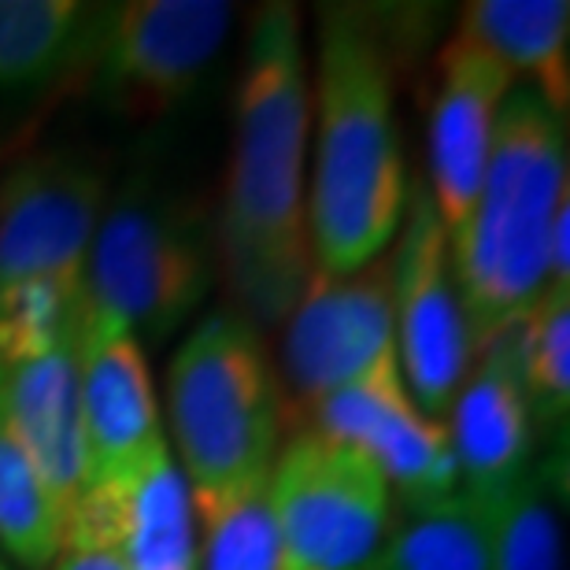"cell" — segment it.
Here are the masks:
<instances>
[{
    "label": "cell",
    "instance_id": "cell-16",
    "mask_svg": "<svg viewBox=\"0 0 570 570\" xmlns=\"http://www.w3.org/2000/svg\"><path fill=\"white\" fill-rule=\"evenodd\" d=\"M71 530L105 538L127 570H200L197 511L170 449L127 482L86 489L63 538Z\"/></svg>",
    "mask_w": 570,
    "mask_h": 570
},
{
    "label": "cell",
    "instance_id": "cell-13",
    "mask_svg": "<svg viewBox=\"0 0 570 570\" xmlns=\"http://www.w3.org/2000/svg\"><path fill=\"white\" fill-rule=\"evenodd\" d=\"M86 489L127 482L167 452L141 345L111 323L82 326Z\"/></svg>",
    "mask_w": 570,
    "mask_h": 570
},
{
    "label": "cell",
    "instance_id": "cell-5",
    "mask_svg": "<svg viewBox=\"0 0 570 570\" xmlns=\"http://www.w3.org/2000/svg\"><path fill=\"white\" fill-rule=\"evenodd\" d=\"M167 419L189 493H226L271 474L285 396L245 315L219 312L181 341L167 371Z\"/></svg>",
    "mask_w": 570,
    "mask_h": 570
},
{
    "label": "cell",
    "instance_id": "cell-19",
    "mask_svg": "<svg viewBox=\"0 0 570 570\" xmlns=\"http://www.w3.org/2000/svg\"><path fill=\"white\" fill-rule=\"evenodd\" d=\"M508 330L533 430L563 438L570 415V293L544 285Z\"/></svg>",
    "mask_w": 570,
    "mask_h": 570
},
{
    "label": "cell",
    "instance_id": "cell-10",
    "mask_svg": "<svg viewBox=\"0 0 570 570\" xmlns=\"http://www.w3.org/2000/svg\"><path fill=\"white\" fill-rule=\"evenodd\" d=\"M390 363H396L390 253L348 275L312 267L282 341V374L301 412Z\"/></svg>",
    "mask_w": 570,
    "mask_h": 570
},
{
    "label": "cell",
    "instance_id": "cell-18",
    "mask_svg": "<svg viewBox=\"0 0 570 570\" xmlns=\"http://www.w3.org/2000/svg\"><path fill=\"white\" fill-rule=\"evenodd\" d=\"M105 4L0 0V94H41L86 78Z\"/></svg>",
    "mask_w": 570,
    "mask_h": 570
},
{
    "label": "cell",
    "instance_id": "cell-20",
    "mask_svg": "<svg viewBox=\"0 0 570 570\" xmlns=\"http://www.w3.org/2000/svg\"><path fill=\"white\" fill-rule=\"evenodd\" d=\"M363 570H489V515L463 493L412 511Z\"/></svg>",
    "mask_w": 570,
    "mask_h": 570
},
{
    "label": "cell",
    "instance_id": "cell-25",
    "mask_svg": "<svg viewBox=\"0 0 570 570\" xmlns=\"http://www.w3.org/2000/svg\"><path fill=\"white\" fill-rule=\"evenodd\" d=\"M0 570H8V563H4V556H0Z\"/></svg>",
    "mask_w": 570,
    "mask_h": 570
},
{
    "label": "cell",
    "instance_id": "cell-8",
    "mask_svg": "<svg viewBox=\"0 0 570 570\" xmlns=\"http://www.w3.org/2000/svg\"><path fill=\"white\" fill-rule=\"evenodd\" d=\"M230 22L234 8L223 0L105 4L86 78L116 116L159 119L200 86Z\"/></svg>",
    "mask_w": 570,
    "mask_h": 570
},
{
    "label": "cell",
    "instance_id": "cell-21",
    "mask_svg": "<svg viewBox=\"0 0 570 570\" xmlns=\"http://www.w3.org/2000/svg\"><path fill=\"white\" fill-rule=\"evenodd\" d=\"M63 544L56 504L19 441L0 382V549L27 570H45Z\"/></svg>",
    "mask_w": 570,
    "mask_h": 570
},
{
    "label": "cell",
    "instance_id": "cell-14",
    "mask_svg": "<svg viewBox=\"0 0 570 570\" xmlns=\"http://www.w3.org/2000/svg\"><path fill=\"white\" fill-rule=\"evenodd\" d=\"M86 326V323H82ZM4 404L19 441L27 444L60 527L67 530L86 493V433H82V334L49 348L0 363Z\"/></svg>",
    "mask_w": 570,
    "mask_h": 570
},
{
    "label": "cell",
    "instance_id": "cell-17",
    "mask_svg": "<svg viewBox=\"0 0 570 570\" xmlns=\"http://www.w3.org/2000/svg\"><path fill=\"white\" fill-rule=\"evenodd\" d=\"M466 41L504 71L527 75L533 94L567 119L570 108V4L567 0H471L460 16Z\"/></svg>",
    "mask_w": 570,
    "mask_h": 570
},
{
    "label": "cell",
    "instance_id": "cell-12",
    "mask_svg": "<svg viewBox=\"0 0 570 570\" xmlns=\"http://www.w3.org/2000/svg\"><path fill=\"white\" fill-rule=\"evenodd\" d=\"M511 75L485 49L452 33L438 52V97L430 108V200L444 237H452L471 215L482 189L489 148Z\"/></svg>",
    "mask_w": 570,
    "mask_h": 570
},
{
    "label": "cell",
    "instance_id": "cell-11",
    "mask_svg": "<svg viewBox=\"0 0 570 570\" xmlns=\"http://www.w3.org/2000/svg\"><path fill=\"white\" fill-rule=\"evenodd\" d=\"M307 433L348 444L379 466L390 493L407 511L460 497V471L449 426L426 419L404 385L401 363L323 396L304 412Z\"/></svg>",
    "mask_w": 570,
    "mask_h": 570
},
{
    "label": "cell",
    "instance_id": "cell-1",
    "mask_svg": "<svg viewBox=\"0 0 570 570\" xmlns=\"http://www.w3.org/2000/svg\"><path fill=\"white\" fill-rule=\"evenodd\" d=\"M312 94L301 11L264 4L245 38L237 78L234 156L219 223V253L237 315L278 326L312 275L304 212V148Z\"/></svg>",
    "mask_w": 570,
    "mask_h": 570
},
{
    "label": "cell",
    "instance_id": "cell-3",
    "mask_svg": "<svg viewBox=\"0 0 570 570\" xmlns=\"http://www.w3.org/2000/svg\"><path fill=\"white\" fill-rule=\"evenodd\" d=\"M567 175V119L530 86L511 89L478 200L449 237L452 285L474 352L504 334L549 285L552 223L570 200Z\"/></svg>",
    "mask_w": 570,
    "mask_h": 570
},
{
    "label": "cell",
    "instance_id": "cell-9",
    "mask_svg": "<svg viewBox=\"0 0 570 570\" xmlns=\"http://www.w3.org/2000/svg\"><path fill=\"white\" fill-rule=\"evenodd\" d=\"M390 259L396 363H401V374H407L404 385L415 407L441 423L471 374L474 348L452 285L449 237L441 230L423 178L407 181L401 242Z\"/></svg>",
    "mask_w": 570,
    "mask_h": 570
},
{
    "label": "cell",
    "instance_id": "cell-6",
    "mask_svg": "<svg viewBox=\"0 0 570 570\" xmlns=\"http://www.w3.org/2000/svg\"><path fill=\"white\" fill-rule=\"evenodd\" d=\"M208 285L212 245L189 200L134 178L105 204L82 275L86 318L127 330L138 345H159L197 312Z\"/></svg>",
    "mask_w": 570,
    "mask_h": 570
},
{
    "label": "cell",
    "instance_id": "cell-2",
    "mask_svg": "<svg viewBox=\"0 0 570 570\" xmlns=\"http://www.w3.org/2000/svg\"><path fill=\"white\" fill-rule=\"evenodd\" d=\"M393 52L379 16L356 4L318 8L315 175L304 200L312 267L348 275L390 253L407 200L396 130Z\"/></svg>",
    "mask_w": 570,
    "mask_h": 570
},
{
    "label": "cell",
    "instance_id": "cell-23",
    "mask_svg": "<svg viewBox=\"0 0 570 570\" xmlns=\"http://www.w3.org/2000/svg\"><path fill=\"white\" fill-rule=\"evenodd\" d=\"M489 515V570H563V527L552 489L527 474Z\"/></svg>",
    "mask_w": 570,
    "mask_h": 570
},
{
    "label": "cell",
    "instance_id": "cell-4",
    "mask_svg": "<svg viewBox=\"0 0 570 570\" xmlns=\"http://www.w3.org/2000/svg\"><path fill=\"white\" fill-rule=\"evenodd\" d=\"M105 175L75 153H38L0 181V363L82 334V275Z\"/></svg>",
    "mask_w": 570,
    "mask_h": 570
},
{
    "label": "cell",
    "instance_id": "cell-15",
    "mask_svg": "<svg viewBox=\"0 0 570 570\" xmlns=\"http://www.w3.org/2000/svg\"><path fill=\"white\" fill-rule=\"evenodd\" d=\"M452 452L460 471V493L489 511L530 474L533 419L519 379L511 330L482 348L478 367L466 374L452 404Z\"/></svg>",
    "mask_w": 570,
    "mask_h": 570
},
{
    "label": "cell",
    "instance_id": "cell-24",
    "mask_svg": "<svg viewBox=\"0 0 570 570\" xmlns=\"http://www.w3.org/2000/svg\"><path fill=\"white\" fill-rule=\"evenodd\" d=\"M49 567L52 570H127L122 556L111 549L105 538H94V533H82V530L67 533Z\"/></svg>",
    "mask_w": 570,
    "mask_h": 570
},
{
    "label": "cell",
    "instance_id": "cell-7",
    "mask_svg": "<svg viewBox=\"0 0 570 570\" xmlns=\"http://www.w3.org/2000/svg\"><path fill=\"white\" fill-rule=\"evenodd\" d=\"M282 570H363L390 530V485L367 455L301 430L271 466Z\"/></svg>",
    "mask_w": 570,
    "mask_h": 570
},
{
    "label": "cell",
    "instance_id": "cell-22",
    "mask_svg": "<svg viewBox=\"0 0 570 570\" xmlns=\"http://www.w3.org/2000/svg\"><path fill=\"white\" fill-rule=\"evenodd\" d=\"M267 478L226 493H193V511L200 515L204 533L200 570H282Z\"/></svg>",
    "mask_w": 570,
    "mask_h": 570
}]
</instances>
